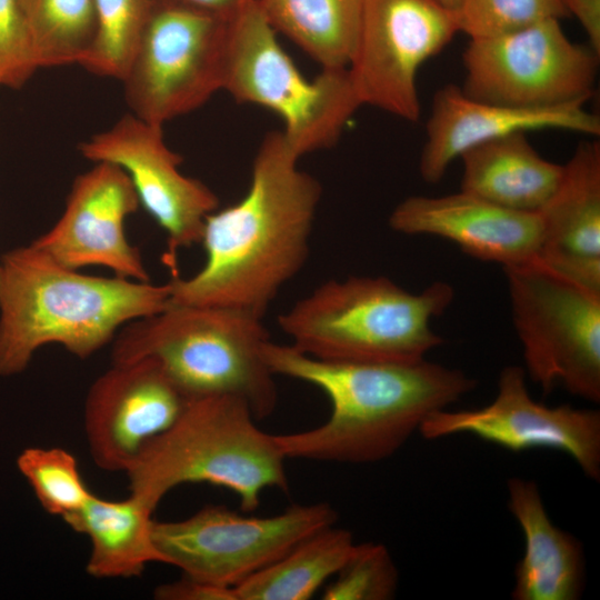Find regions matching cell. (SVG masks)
I'll use <instances>...</instances> for the list:
<instances>
[{
    "mask_svg": "<svg viewBox=\"0 0 600 600\" xmlns=\"http://www.w3.org/2000/svg\"><path fill=\"white\" fill-rule=\"evenodd\" d=\"M600 56L572 42L559 19L488 38L470 39L462 53L468 97L514 108L589 101Z\"/></svg>",
    "mask_w": 600,
    "mask_h": 600,
    "instance_id": "11",
    "label": "cell"
},
{
    "mask_svg": "<svg viewBox=\"0 0 600 600\" xmlns=\"http://www.w3.org/2000/svg\"><path fill=\"white\" fill-rule=\"evenodd\" d=\"M447 7L457 10L462 0H440Z\"/></svg>",
    "mask_w": 600,
    "mask_h": 600,
    "instance_id": "34",
    "label": "cell"
},
{
    "mask_svg": "<svg viewBox=\"0 0 600 600\" xmlns=\"http://www.w3.org/2000/svg\"><path fill=\"white\" fill-rule=\"evenodd\" d=\"M153 596L159 600H237L234 588L216 586L186 576L158 586Z\"/></svg>",
    "mask_w": 600,
    "mask_h": 600,
    "instance_id": "31",
    "label": "cell"
},
{
    "mask_svg": "<svg viewBox=\"0 0 600 600\" xmlns=\"http://www.w3.org/2000/svg\"><path fill=\"white\" fill-rule=\"evenodd\" d=\"M389 224L400 233L450 240L469 256L502 267L537 258L541 241L538 212L507 209L462 190L408 197L392 210Z\"/></svg>",
    "mask_w": 600,
    "mask_h": 600,
    "instance_id": "18",
    "label": "cell"
},
{
    "mask_svg": "<svg viewBox=\"0 0 600 600\" xmlns=\"http://www.w3.org/2000/svg\"><path fill=\"white\" fill-rule=\"evenodd\" d=\"M519 366L504 367L494 399L477 409H442L427 417L419 433L427 440L468 433L519 452L549 448L569 454L586 477L600 480V411L536 401Z\"/></svg>",
    "mask_w": 600,
    "mask_h": 600,
    "instance_id": "13",
    "label": "cell"
},
{
    "mask_svg": "<svg viewBox=\"0 0 600 600\" xmlns=\"http://www.w3.org/2000/svg\"><path fill=\"white\" fill-rule=\"evenodd\" d=\"M538 258L556 270L600 289V143L580 142L563 164L561 180L538 211Z\"/></svg>",
    "mask_w": 600,
    "mask_h": 600,
    "instance_id": "19",
    "label": "cell"
},
{
    "mask_svg": "<svg viewBox=\"0 0 600 600\" xmlns=\"http://www.w3.org/2000/svg\"><path fill=\"white\" fill-rule=\"evenodd\" d=\"M524 372L543 393L557 386L600 402V289L538 257L503 267Z\"/></svg>",
    "mask_w": 600,
    "mask_h": 600,
    "instance_id": "8",
    "label": "cell"
},
{
    "mask_svg": "<svg viewBox=\"0 0 600 600\" xmlns=\"http://www.w3.org/2000/svg\"><path fill=\"white\" fill-rule=\"evenodd\" d=\"M459 159L462 162L460 190L522 212H538L563 173V164L541 157L526 132L477 144Z\"/></svg>",
    "mask_w": 600,
    "mask_h": 600,
    "instance_id": "21",
    "label": "cell"
},
{
    "mask_svg": "<svg viewBox=\"0 0 600 600\" xmlns=\"http://www.w3.org/2000/svg\"><path fill=\"white\" fill-rule=\"evenodd\" d=\"M337 520L327 502L293 504L271 517L210 504L182 520L153 519L151 536L162 562L182 576L234 588Z\"/></svg>",
    "mask_w": 600,
    "mask_h": 600,
    "instance_id": "9",
    "label": "cell"
},
{
    "mask_svg": "<svg viewBox=\"0 0 600 600\" xmlns=\"http://www.w3.org/2000/svg\"><path fill=\"white\" fill-rule=\"evenodd\" d=\"M323 591L324 600H389L398 589L399 572L382 543H356L351 554Z\"/></svg>",
    "mask_w": 600,
    "mask_h": 600,
    "instance_id": "28",
    "label": "cell"
},
{
    "mask_svg": "<svg viewBox=\"0 0 600 600\" xmlns=\"http://www.w3.org/2000/svg\"><path fill=\"white\" fill-rule=\"evenodd\" d=\"M139 206L126 171L98 162L74 179L60 218L31 242L67 268L99 266L118 277L150 281L140 250L124 232L127 217Z\"/></svg>",
    "mask_w": 600,
    "mask_h": 600,
    "instance_id": "16",
    "label": "cell"
},
{
    "mask_svg": "<svg viewBox=\"0 0 600 600\" xmlns=\"http://www.w3.org/2000/svg\"><path fill=\"white\" fill-rule=\"evenodd\" d=\"M458 32L457 10L440 0H364L347 67L361 106L419 121L418 71Z\"/></svg>",
    "mask_w": 600,
    "mask_h": 600,
    "instance_id": "12",
    "label": "cell"
},
{
    "mask_svg": "<svg viewBox=\"0 0 600 600\" xmlns=\"http://www.w3.org/2000/svg\"><path fill=\"white\" fill-rule=\"evenodd\" d=\"M262 319L234 308L169 303L122 327L111 360L151 359L188 400L237 397L263 419L274 411L278 391L262 356L269 340Z\"/></svg>",
    "mask_w": 600,
    "mask_h": 600,
    "instance_id": "4",
    "label": "cell"
},
{
    "mask_svg": "<svg viewBox=\"0 0 600 600\" xmlns=\"http://www.w3.org/2000/svg\"><path fill=\"white\" fill-rule=\"evenodd\" d=\"M286 459L276 434L257 427L247 402L211 396L189 400L124 473L130 493L153 510L173 488L208 482L231 490L241 509L251 512L264 489L288 491Z\"/></svg>",
    "mask_w": 600,
    "mask_h": 600,
    "instance_id": "6",
    "label": "cell"
},
{
    "mask_svg": "<svg viewBox=\"0 0 600 600\" xmlns=\"http://www.w3.org/2000/svg\"><path fill=\"white\" fill-rule=\"evenodd\" d=\"M436 281L412 293L386 277L329 280L278 318L299 351L317 359L416 362L443 339L431 328L453 300Z\"/></svg>",
    "mask_w": 600,
    "mask_h": 600,
    "instance_id": "5",
    "label": "cell"
},
{
    "mask_svg": "<svg viewBox=\"0 0 600 600\" xmlns=\"http://www.w3.org/2000/svg\"><path fill=\"white\" fill-rule=\"evenodd\" d=\"M17 468L43 510L64 518L92 496L77 458L62 448L29 447L17 457Z\"/></svg>",
    "mask_w": 600,
    "mask_h": 600,
    "instance_id": "27",
    "label": "cell"
},
{
    "mask_svg": "<svg viewBox=\"0 0 600 600\" xmlns=\"http://www.w3.org/2000/svg\"><path fill=\"white\" fill-rule=\"evenodd\" d=\"M154 510L138 496L121 500L92 496L63 521L90 541L87 573L96 579L140 577L152 562H162L152 541ZM163 563V562H162Z\"/></svg>",
    "mask_w": 600,
    "mask_h": 600,
    "instance_id": "22",
    "label": "cell"
},
{
    "mask_svg": "<svg viewBox=\"0 0 600 600\" xmlns=\"http://www.w3.org/2000/svg\"><path fill=\"white\" fill-rule=\"evenodd\" d=\"M568 16L578 19L588 46L600 56V0H562Z\"/></svg>",
    "mask_w": 600,
    "mask_h": 600,
    "instance_id": "32",
    "label": "cell"
},
{
    "mask_svg": "<svg viewBox=\"0 0 600 600\" xmlns=\"http://www.w3.org/2000/svg\"><path fill=\"white\" fill-rule=\"evenodd\" d=\"M277 33L259 0L246 1L228 18L222 90L277 113L301 158L334 146L361 103L347 68L322 69L307 80Z\"/></svg>",
    "mask_w": 600,
    "mask_h": 600,
    "instance_id": "7",
    "label": "cell"
},
{
    "mask_svg": "<svg viewBox=\"0 0 600 600\" xmlns=\"http://www.w3.org/2000/svg\"><path fill=\"white\" fill-rule=\"evenodd\" d=\"M169 300L168 282L88 276L32 242L13 248L0 257V377L23 372L47 344L87 359Z\"/></svg>",
    "mask_w": 600,
    "mask_h": 600,
    "instance_id": "3",
    "label": "cell"
},
{
    "mask_svg": "<svg viewBox=\"0 0 600 600\" xmlns=\"http://www.w3.org/2000/svg\"><path fill=\"white\" fill-rule=\"evenodd\" d=\"M38 69L20 0H0V86L21 87Z\"/></svg>",
    "mask_w": 600,
    "mask_h": 600,
    "instance_id": "30",
    "label": "cell"
},
{
    "mask_svg": "<svg viewBox=\"0 0 600 600\" xmlns=\"http://www.w3.org/2000/svg\"><path fill=\"white\" fill-rule=\"evenodd\" d=\"M159 0H94L97 33L81 66L122 79Z\"/></svg>",
    "mask_w": 600,
    "mask_h": 600,
    "instance_id": "26",
    "label": "cell"
},
{
    "mask_svg": "<svg viewBox=\"0 0 600 600\" xmlns=\"http://www.w3.org/2000/svg\"><path fill=\"white\" fill-rule=\"evenodd\" d=\"M508 507L524 538L514 567V600H578L584 589L586 560L581 542L554 526L533 480L507 481Z\"/></svg>",
    "mask_w": 600,
    "mask_h": 600,
    "instance_id": "20",
    "label": "cell"
},
{
    "mask_svg": "<svg viewBox=\"0 0 600 600\" xmlns=\"http://www.w3.org/2000/svg\"><path fill=\"white\" fill-rule=\"evenodd\" d=\"M270 24L322 69L347 68L353 53L364 0H259Z\"/></svg>",
    "mask_w": 600,
    "mask_h": 600,
    "instance_id": "23",
    "label": "cell"
},
{
    "mask_svg": "<svg viewBox=\"0 0 600 600\" xmlns=\"http://www.w3.org/2000/svg\"><path fill=\"white\" fill-rule=\"evenodd\" d=\"M210 14L228 18L248 0H166Z\"/></svg>",
    "mask_w": 600,
    "mask_h": 600,
    "instance_id": "33",
    "label": "cell"
},
{
    "mask_svg": "<svg viewBox=\"0 0 600 600\" xmlns=\"http://www.w3.org/2000/svg\"><path fill=\"white\" fill-rule=\"evenodd\" d=\"M79 149L94 163H112L126 171L140 204L167 234L164 263L172 276L179 274L178 252L200 243L206 218L219 200L203 182L180 171L182 158L164 142L162 126L126 114Z\"/></svg>",
    "mask_w": 600,
    "mask_h": 600,
    "instance_id": "14",
    "label": "cell"
},
{
    "mask_svg": "<svg viewBox=\"0 0 600 600\" xmlns=\"http://www.w3.org/2000/svg\"><path fill=\"white\" fill-rule=\"evenodd\" d=\"M39 68L82 64L97 33L94 0H20Z\"/></svg>",
    "mask_w": 600,
    "mask_h": 600,
    "instance_id": "25",
    "label": "cell"
},
{
    "mask_svg": "<svg viewBox=\"0 0 600 600\" xmlns=\"http://www.w3.org/2000/svg\"><path fill=\"white\" fill-rule=\"evenodd\" d=\"M281 131L269 132L237 203L211 212L200 243L202 268L172 276L169 303L228 307L263 318L280 289L304 266L322 188L298 167Z\"/></svg>",
    "mask_w": 600,
    "mask_h": 600,
    "instance_id": "1",
    "label": "cell"
},
{
    "mask_svg": "<svg viewBox=\"0 0 600 600\" xmlns=\"http://www.w3.org/2000/svg\"><path fill=\"white\" fill-rule=\"evenodd\" d=\"M262 356L276 374L316 386L331 402L319 427L276 434L286 458L364 464L394 454L431 413L477 387L462 370L416 362L330 361L268 340Z\"/></svg>",
    "mask_w": 600,
    "mask_h": 600,
    "instance_id": "2",
    "label": "cell"
},
{
    "mask_svg": "<svg viewBox=\"0 0 600 600\" xmlns=\"http://www.w3.org/2000/svg\"><path fill=\"white\" fill-rule=\"evenodd\" d=\"M586 103L514 108L472 99L459 86L447 84L433 94L419 160L420 176L424 182L436 184L468 149L516 132L558 129L597 137L600 118L586 109Z\"/></svg>",
    "mask_w": 600,
    "mask_h": 600,
    "instance_id": "17",
    "label": "cell"
},
{
    "mask_svg": "<svg viewBox=\"0 0 600 600\" xmlns=\"http://www.w3.org/2000/svg\"><path fill=\"white\" fill-rule=\"evenodd\" d=\"M459 30L470 39L494 37L568 17L562 0H462Z\"/></svg>",
    "mask_w": 600,
    "mask_h": 600,
    "instance_id": "29",
    "label": "cell"
},
{
    "mask_svg": "<svg viewBox=\"0 0 600 600\" xmlns=\"http://www.w3.org/2000/svg\"><path fill=\"white\" fill-rule=\"evenodd\" d=\"M356 542L334 526L302 540L281 558L234 587L237 600H308L340 570Z\"/></svg>",
    "mask_w": 600,
    "mask_h": 600,
    "instance_id": "24",
    "label": "cell"
},
{
    "mask_svg": "<svg viewBox=\"0 0 600 600\" xmlns=\"http://www.w3.org/2000/svg\"><path fill=\"white\" fill-rule=\"evenodd\" d=\"M228 18L158 1L121 79L132 114L163 126L222 90Z\"/></svg>",
    "mask_w": 600,
    "mask_h": 600,
    "instance_id": "10",
    "label": "cell"
},
{
    "mask_svg": "<svg viewBox=\"0 0 600 600\" xmlns=\"http://www.w3.org/2000/svg\"><path fill=\"white\" fill-rule=\"evenodd\" d=\"M188 401L153 360L112 363L84 400L83 427L94 463L124 472L177 421Z\"/></svg>",
    "mask_w": 600,
    "mask_h": 600,
    "instance_id": "15",
    "label": "cell"
}]
</instances>
